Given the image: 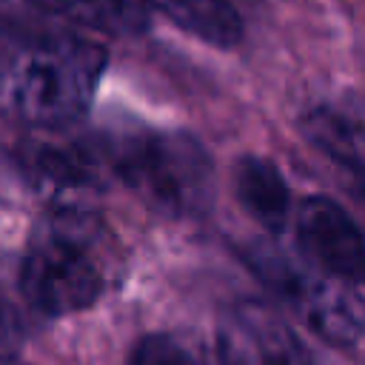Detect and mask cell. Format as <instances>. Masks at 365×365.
Here are the masks:
<instances>
[{"label": "cell", "mask_w": 365, "mask_h": 365, "mask_svg": "<svg viewBox=\"0 0 365 365\" xmlns=\"http://www.w3.org/2000/svg\"><path fill=\"white\" fill-rule=\"evenodd\" d=\"M254 268L291 302L302 322L334 345H354L362 336V291L359 282H345L282 257L277 248L251 254Z\"/></svg>", "instance_id": "obj_4"}, {"label": "cell", "mask_w": 365, "mask_h": 365, "mask_svg": "<svg viewBox=\"0 0 365 365\" xmlns=\"http://www.w3.org/2000/svg\"><path fill=\"white\" fill-rule=\"evenodd\" d=\"M234 194L242 208L268 231H279L291 214V191L282 171L257 154L237 160L234 165Z\"/></svg>", "instance_id": "obj_9"}, {"label": "cell", "mask_w": 365, "mask_h": 365, "mask_svg": "<svg viewBox=\"0 0 365 365\" xmlns=\"http://www.w3.org/2000/svg\"><path fill=\"white\" fill-rule=\"evenodd\" d=\"M131 365H200V362L180 339L168 334H151L134 348Z\"/></svg>", "instance_id": "obj_12"}, {"label": "cell", "mask_w": 365, "mask_h": 365, "mask_svg": "<svg viewBox=\"0 0 365 365\" xmlns=\"http://www.w3.org/2000/svg\"><path fill=\"white\" fill-rule=\"evenodd\" d=\"M17 342H20V325H17L14 314H11V308L0 297V354L14 351Z\"/></svg>", "instance_id": "obj_13"}, {"label": "cell", "mask_w": 365, "mask_h": 365, "mask_svg": "<svg viewBox=\"0 0 365 365\" xmlns=\"http://www.w3.org/2000/svg\"><path fill=\"white\" fill-rule=\"evenodd\" d=\"M114 174L151 208L188 217L202 211L214 194V165L208 151L182 131L140 128L108 143Z\"/></svg>", "instance_id": "obj_2"}, {"label": "cell", "mask_w": 365, "mask_h": 365, "mask_svg": "<svg viewBox=\"0 0 365 365\" xmlns=\"http://www.w3.org/2000/svg\"><path fill=\"white\" fill-rule=\"evenodd\" d=\"M302 259L334 279H362V234L348 211L331 197H305L294 217Z\"/></svg>", "instance_id": "obj_5"}, {"label": "cell", "mask_w": 365, "mask_h": 365, "mask_svg": "<svg viewBox=\"0 0 365 365\" xmlns=\"http://www.w3.org/2000/svg\"><path fill=\"white\" fill-rule=\"evenodd\" d=\"M299 128L305 140L314 143L322 154L351 168L354 174L362 171V106L356 94L311 106L302 114Z\"/></svg>", "instance_id": "obj_8"}, {"label": "cell", "mask_w": 365, "mask_h": 365, "mask_svg": "<svg viewBox=\"0 0 365 365\" xmlns=\"http://www.w3.org/2000/svg\"><path fill=\"white\" fill-rule=\"evenodd\" d=\"M23 168L31 185L63 211H77L83 200L103 191L100 160L80 143H31L23 151Z\"/></svg>", "instance_id": "obj_7"}, {"label": "cell", "mask_w": 365, "mask_h": 365, "mask_svg": "<svg viewBox=\"0 0 365 365\" xmlns=\"http://www.w3.org/2000/svg\"><path fill=\"white\" fill-rule=\"evenodd\" d=\"M20 288L26 299L48 314L63 317L88 308L106 288V271L91 237V220L80 211H63L31 240Z\"/></svg>", "instance_id": "obj_3"}, {"label": "cell", "mask_w": 365, "mask_h": 365, "mask_svg": "<svg viewBox=\"0 0 365 365\" xmlns=\"http://www.w3.org/2000/svg\"><path fill=\"white\" fill-rule=\"evenodd\" d=\"M29 3L111 37H134L148 29V11L143 9L140 0H29Z\"/></svg>", "instance_id": "obj_11"}, {"label": "cell", "mask_w": 365, "mask_h": 365, "mask_svg": "<svg viewBox=\"0 0 365 365\" xmlns=\"http://www.w3.org/2000/svg\"><path fill=\"white\" fill-rule=\"evenodd\" d=\"M14 365H23V362H14Z\"/></svg>", "instance_id": "obj_14"}, {"label": "cell", "mask_w": 365, "mask_h": 365, "mask_svg": "<svg viewBox=\"0 0 365 365\" xmlns=\"http://www.w3.org/2000/svg\"><path fill=\"white\" fill-rule=\"evenodd\" d=\"M106 66V48L86 37L29 40L0 66V108L29 128L63 131L91 106Z\"/></svg>", "instance_id": "obj_1"}, {"label": "cell", "mask_w": 365, "mask_h": 365, "mask_svg": "<svg viewBox=\"0 0 365 365\" xmlns=\"http://www.w3.org/2000/svg\"><path fill=\"white\" fill-rule=\"evenodd\" d=\"M140 3L143 9L145 6L157 9L174 26L217 48H234L245 34L242 17L231 0H140Z\"/></svg>", "instance_id": "obj_10"}, {"label": "cell", "mask_w": 365, "mask_h": 365, "mask_svg": "<svg viewBox=\"0 0 365 365\" xmlns=\"http://www.w3.org/2000/svg\"><path fill=\"white\" fill-rule=\"evenodd\" d=\"M220 365H311L297 334L265 305L234 308L217 331Z\"/></svg>", "instance_id": "obj_6"}]
</instances>
